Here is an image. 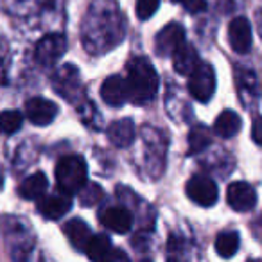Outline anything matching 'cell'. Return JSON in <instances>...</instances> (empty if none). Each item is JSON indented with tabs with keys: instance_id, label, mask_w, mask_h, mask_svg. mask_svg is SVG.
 <instances>
[{
	"instance_id": "1",
	"label": "cell",
	"mask_w": 262,
	"mask_h": 262,
	"mask_svg": "<svg viewBox=\"0 0 262 262\" xmlns=\"http://www.w3.org/2000/svg\"><path fill=\"white\" fill-rule=\"evenodd\" d=\"M127 90L129 101L135 104H146L157 95L158 74L146 58H135L127 63Z\"/></svg>"
},
{
	"instance_id": "2",
	"label": "cell",
	"mask_w": 262,
	"mask_h": 262,
	"mask_svg": "<svg viewBox=\"0 0 262 262\" xmlns=\"http://www.w3.org/2000/svg\"><path fill=\"white\" fill-rule=\"evenodd\" d=\"M86 162L83 157L77 155H69L63 157L56 165V183L63 194H77L84 185H86Z\"/></svg>"
},
{
	"instance_id": "3",
	"label": "cell",
	"mask_w": 262,
	"mask_h": 262,
	"mask_svg": "<svg viewBox=\"0 0 262 262\" xmlns=\"http://www.w3.org/2000/svg\"><path fill=\"white\" fill-rule=\"evenodd\" d=\"M189 92L196 101H210V97L215 92V72L210 65L200 63L189 74Z\"/></svg>"
},
{
	"instance_id": "4",
	"label": "cell",
	"mask_w": 262,
	"mask_h": 262,
	"mask_svg": "<svg viewBox=\"0 0 262 262\" xmlns=\"http://www.w3.org/2000/svg\"><path fill=\"white\" fill-rule=\"evenodd\" d=\"M67 52V38L63 34H47L36 43L34 58L40 65L51 67Z\"/></svg>"
},
{
	"instance_id": "5",
	"label": "cell",
	"mask_w": 262,
	"mask_h": 262,
	"mask_svg": "<svg viewBox=\"0 0 262 262\" xmlns=\"http://www.w3.org/2000/svg\"><path fill=\"white\" fill-rule=\"evenodd\" d=\"M185 192L189 196V200H192L194 203L201 205V207H212L217 201V185L214 183V180H210L208 176H192L187 182Z\"/></svg>"
},
{
	"instance_id": "6",
	"label": "cell",
	"mask_w": 262,
	"mask_h": 262,
	"mask_svg": "<svg viewBox=\"0 0 262 262\" xmlns=\"http://www.w3.org/2000/svg\"><path fill=\"white\" fill-rule=\"evenodd\" d=\"M182 43H185V29L180 24H167L155 38V51L158 56H172Z\"/></svg>"
},
{
	"instance_id": "7",
	"label": "cell",
	"mask_w": 262,
	"mask_h": 262,
	"mask_svg": "<svg viewBox=\"0 0 262 262\" xmlns=\"http://www.w3.org/2000/svg\"><path fill=\"white\" fill-rule=\"evenodd\" d=\"M226 201L237 212H248L257 205V192L246 182H235L226 190Z\"/></svg>"
},
{
	"instance_id": "8",
	"label": "cell",
	"mask_w": 262,
	"mask_h": 262,
	"mask_svg": "<svg viewBox=\"0 0 262 262\" xmlns=\"http://www.w3.org/2000/svg\"><path fill=\"white\" fill-rule=\"evenodd\" d=\"M26 115L34 126H47L58 115V106L45 97H33L26 102Z\"/></svg>"
},
{
	"instance_id": "9",
	"label": "cell",
	"mask_w": 262,
	"mask_h": 262,
	"mask_svg": "<svg viewBox=\"0 0 262 262\" xmlns=\"http://www.w3.org/2000/svg\"><path fill=\"white\" fill-rule=\"evenodd\" d=\"M228 41L232 49L239 54H246L251 49V26L248 18L237 16L228 26Z\"/></svg>"
},
{
	"instance_id": "10",
	"label": "cell",
	"mask_w": 262,
	"mask_h": 262,
	"mask_svg": "<svg viewBox=\"0 0 262 262\" xmlns=\"http://www.w3.org/2000/svg\"><path fill=\"white\" fill-rule=\"evenodd\" d=\"M99 221L104 228L115 233H127L133 225L131 214L122 207H106L104 210L99 212Z\"/></svg>"
},
{
	"instance_id": "11",
	"label": "cell",
	"mask_w": 262,
	"mask_h": 262,
	"mask_svg": "<svg viewBox=\"0 0 262 262\" xmlns=\"http://www.w3.org/2000/svg\"><path fill=\"white\" fill-rule=\"evenodd\" d=\"M101 97L106 104L119 108L126 101H129V90L124 77L120 76H110L101 86Z\"/></svg>"
},
{
	"instance_id": "12",
	"label": "cell",
	"mask_w": 262,
	"mask_h": 262,
	"mask_svg": "<svg viewBox=\"0 0 262 262\" xmlns=\"http://www.w3.org/2000/svg\"><path fill=\"white\" fill-rule=\"evenodd\" d=\"M135 137H137V127L135 122L131 119H120L115 120V122L110 124L108 127V139L113 146L117 147H129L131 144L135 142Z\"/></svg>"
},
{
	"instance_id": "13",
	"label": "cell",
	"mask_w": 262,
	"mask_h": 262,
	"mask_svg": "<svg viewBox=\"0 0 262 262\" xmlns=\"http://www.w3.org/2000/svg\"><path fill=\"white\" fill-rule=\"evenodd\" d=\"M70 207H72V201H70L69 194H52V196L41 198L38 201V212L51 221L63 217L70 210Z\"/></svg>"
},
{
	"instance_id": "14",
	"label": "cell",
	"mask_w": 262,
	"mask_h": 262,
	"mask_svg": "<svg viewBox=\"0 0 262 262\" xmlns=\"http://www.w3.org/2000/svg\"><path fill=\"white\" fill-rule=\"evenodd\" d=\"M198 65H200V54L190 45L182 43L172 54V67L182 76H189Z\"/></svg>"
},
{
	"instance_id": "15",
	"label": "cell",
	"mask_w": 262,
	"mask_h": 262,
	"mask_svg": "<svg viewBox=\"0 0 262 262\" xmlns=\"http://www.w3.org/2000/svg\"><path fill=\"white\" fill-rule=\"evenodd\" d=\"M47 176L43 172H34L22 182V185L18 187V194L24 200H40L47 190Z\"/></svg>"
},
{
	"instance_id": "16",
	"label": "cell",
	"mask_w": 262,
	"mask_h": 262,
	"mask_svg": "<svg viewBox=\"0 0 262 262\" xmlns=\"http://www.w3.org/2000/svg\"><path fill=\"white\" fill-rule=\"evenodd\" d=\"M241 126H243L241 117L237 115L235 112H232V110H225V112L219 113L217 119H215L214 131L219 137H223V139H230V137L239 133Z\"/></svg>"
},
{
	"instance_id": "17",
	"label": "cell",
	"mask_w": 262,
	"mask_h": 262,
	"mask_svg": "<svg viewBox=\"0 0 262 262\" xmlns=\"http://www.w3.org/2000/svg\"><path fill=\"white\" fill-rule=\"evenodd\" d=\"M63 230H65L67 239L72 243V246L77 248V250H81V251L84 250L88 239L92 237L90 226H88L84 221H81V219H70Z\"/></svg>"
},
{
	"instance_id": "18",
	"label": "cell",
	"mask_w": 262,
	"mask_h": 262,
	"mask_svg": "<svg viewBox=\"0 0 262 262\" xmlns=\"http://www.w3.org/2000/svg\"><path fill=\"white\" fill-rule=\"evenodd\" d=\"M83 251L92 260H106L108 253L112 251V241L106 235H101V233L99 235H92Z\"/></svg>"
},
{
	"instance_id": "19",
	"label": "cell",
	"mask_w": 262,
	"mask_h": 262,
	"mask_svg": "<svg viewBox=\"0 0 262 262\" xmlns=\"http://www.w3.org/2000/svg\"><path fill=\"white\" fill-rule=\"evenodd\" d=\"M239 233L237 232H223L215 237V251L219 257L230 258L239 250Z\"/></svg>"
},
{
	"instance_id": "20",
	"label": "cell",
	"mask_w": 262,
	"mask_h": 262,
	"mask_svg": "<svg viewBox=\"0 0 262 262\" xmlns=\"http://www.w3.org/2000/svg\"><path fill=\"white\" fill-rule=\"evenodd\" d=\"M212 137L208 133L207 127L196 126L190 129L189 133V149L190 153H201L203 149H207V146H210Z\"/></svg>"
},
{
	"instance_id": "21",
	"label": "cell",
	"mask_w": 262,
	"mask_h": 262,
	"mask_svg": "<svg viewBox=\"0 0 262 262\" xmlns=\"http://www.w3.org/2000/svg\"><path fill=\"white\" fill-rule=\"evenodd\" d=\"M24 117L16 110H4L0 112V131H4L6 135H11L22 127Z\"/></svg>"
},
{
	"instance_id": "22",
	"label": "cell",
	"mask_w": 262,
	"mask_h": 262,
	"mask_svg": "<svg viewBox=\"0 0 262 262\" xmlns=\"http://www.w3.org/2000/svg\"><path fill=\"white\" fill-rule=\"evenodd\" d=\"M81 194V203H83V207H92V205L99 203V201L102 200V189L99 185H95V183H92V185H88L86 189H81L79 190Z\"/></svg>"
},
{
	"instance_id": "23",
	"label": "cell",
	"mask_w": 262,
	"mask_h": 262,
	"mask_svg": "<svg viewBox=\"0 0 262 262\" xmlns=\"http://www.w3.org/2000/svg\"><path fill=\"white\" fill-rule=\"evenodd\" d=\"M160 8V0H137V16L140 20H147Z\"/></svg>"
},
{
	"instance_id": "24",
	"label": "cell",
	"mask_w": 262,
	"mask_h": 262,
	"mask_svg": "<svg viewBox=\"0 0 262 262\" xmlns=\"http://www.w3.org/2000/svg\"><path fill=\"white\" fill-rule=\"evenodd\" d=\"M178 4H182L183 8L187 9L189 13L196 15V13H203L207 9V2L205 0H174Z\"/></svg>"
},
{
	"instance_id": "25",
	"label": "cell",
	"mask_w": 262,
	"mask_h": 262,
	"mask_svg": "<svg viewBox=\"0 0 262 262\" xmlns=\"http://www.w3.org/2000/svg\"><path fill=\"white\" fill-rule=\"evenodd\" d=\"M251 137H253L255 144L262 146V115H257L253 119V126H251Z\"/></svg>"
},
{
	"instance_id": "26",
	"label": "cell",
	"mask_w": 262,
	"mask_h": 262,
	"mask_svg": "<svg viewBox=\"0 0 262 262\" xmlns=\"http://www.w3.org/2000/svg\"><path fill=\"white\" fill-rule=\"evenodd\" d=\"M253 232H255V235H257L258 239L262 241V215L253 223Z\"/></svg>"
},
{
	"instance_id": "27",
	"label": "cell",
	"mask_w": 262,
	"mask_h": 262,
	"mask_svg": "<svg viewBox=\"0 0 262 262\" xmlns=\"http://www.w3.org/2000/svg\"><path fill=\"white\" fill-rule=\"evenodd\" d=\"M2 185H4V176H2V171H0V189H2Z\"/></svg>"
}]
</instances>
